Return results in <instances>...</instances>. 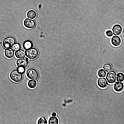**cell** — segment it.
Listing matches in <instances>:
<instances>
[{
	"label": "cell",
	"instance_id": "1",
	"mask_svg": "<svg viewBox=\"0 0 124 124\" xmlns=\"http://www.w3.org/2000/svg\"><path fill=\"white\" fill-rule=\"evenodd\" d=\"M26 56L30 59L33 60L37 57L39 55V52L37 49L32 47L25 51Z\"/></svg>",
	"mask_w": 124,
	"mask_h": 124
},
{
	"label": "cell",
	"instance_id": "2",
	"mask_svg": "<svg viewBox=\"0 0 124 124\" xmlns=\"http://www.w3.org/2000/svg\"><path fill=\"white\" fill-rule=\"evenodd\" d=\"M22 74L19 72L17 70L12 71L10 74V77L11 80L14 82L18 83L22 80Z\"/></svg>",
	"mask_w": 124,
	"mask_h": 124
},
{
	"label": "cell",
	"instance_id": "3",
	"mask_svg": "<svg viewBox=\"0 0 124 124\" xmlns=\"http://www.w3.org/2000/svg\"><path fill=\"white\" fill-rule=\"evenodd\" d=\"M16 43V40L14 38L9 36L5 38L3 40V45L5 48H10Z\"/></svg>",
	"mask_w": 124,
	"mask_h": 124
},
{
	"label": "cell",
	"instance_id": "4",
	"mask_svg": "<svg viewBox=\"0 0 124 124\" xmlns=\"http://www.w3.org/2000/svg\"><path fill=\"white\" fill-rule=\"evenodd\" d=\"M26 75L29 78L34 80H37L39 77L38 72L35 69L33 68L28 69L26 71Z\"/></svg>",
	"mask_w": 124,
	"mask_h": 124
},
{
	"label": "cell",
	"instance_id": "5",
	"mask_svg": "<svg viewBox=\"0 0 124 124\" xmlns=\"http://www.w3.org/2000/svg\"><path fill=\"white\" fill-rule=\"evenodd\" d=\"M106 78L110 84H112L115 82L116 78V72L113 70L111 71L107 74Z\"/></svg>",
	"mask_w": 124,
	"mask_h": 124
},
{
	"label": "cell",
	"instance_id": "6",
	"mask_svg": "<svg viewBox=\"0 0 124 124\" xmlns=\"http://www.w3.org/2000/svg\"><path fill=\"white\" fill-rule=\"evenodd\" d=\"M23 24L26 28L31 29L34 28L35 27L36 23L34 20L27 18L24 20Z\"/></svg>",
	"mask_w": 124,
	"mask_h": 124
},
{
	"label": "cell",
	"instance_id": "7",
	"mask_svg": "<svg viewBox=\"0 0 124 124\" xmlns=\"http://www.w3.org/2000/svg\"><path fill=\"white\" fill-rule=\"evenodd\" d=\"M122 27L119 24L115 25L112 29L113 33L115 35H120L122 32Z\"/></svg>",
	"mask_w": 124,
	"mask_h": 124
},
{
	"label": "cell",
	"instance_id": "8",
	"mask_svg": "<svg viewBox=\"0 0 124 124\" xmlns=\"http://www.w3.org/2000/svg\"><path fill=\"white\" fill-rule=\"evenodd\" d=\"M28 59L27 58H22L18 59L16 62L17 65L18 67L23 66L25 68L26 67L28 64Z\"/></svg>",
	"mask_w": 124,
	"mask_h": 124
},
{
	"label": "cell",
	"instance_id": "9",
	"mask_svg": "<svg viewBox=\"0 0 124 124\" xmlns=\"http://www.w3.org/2000/svg\"><path fill=\"white\" fill-rule=\"evenodd\" d=\"M111 43L115 46L117 47L120 45L121 43V40L120 37L118 36H114L111 39Z\"/></svg>",
	"mask_w": 124,
	"mask_h": 124
},
{
	"label": "cell",
	"instance_id": "10",
	"mask_svg": "<svg viewBox=\"0 0 124 124\" xmlns=\"http://www.w3.org/2000/svg\"><path fill=\"white\" fill-rule=\"evenodd\" d=\"M98 84L99 86L101 88H106L108 85V82L105 78H101L98 81Z\"/></svg>",
	"mask_w": 124,
	"mask_h": 124
},
{
	"label": "cell",
	"instance_id": "11",
	"mask_svg": "<svg viewBox=\"0 0 124 124\" xmlns=\"http://www.w3.org/2000/svg\"><path fill=\"white\" fill-rule=\"evenodd\" d=\"M124 88V84L121 82H117L114 85V89L117 92H121L123 90Z\"/></svg>",
	"mask_w": 124,
	"mask_h": 124
},
{
	"label": "cell",
	"instance_id": "12",
	"mask_svg": "<svg viewBox=\"0 0 124 124\" xmlns=\"http://www.w3.org/2000/svg\"><path fill=\"white\" fill-rule=\"evenodd\" d=\"M4 54L6 57L10 59L14 56V51L11 48H7L5 51Z\"/></svg>",
	"mask_w": 124,
	"mask_h": 124
},
{
	"label": "cell",
	"instance_id": "13",
	"mask_svg": "<svg viewBox=\"0 0 124 124\" xmlns=\"http://www.w3.org/2000/svg\"><path fill=\"white\" fill-rule=\"evenodd\" d=\"M15 55L16 57L18 58H23L26 55L25 52L24 50L20 49L16 51Z\"/></svg>",
	"mask_w": 124,
	"mask_h": 124
},
{
	"label": "cell",
	"instance_id": "14",
	"mask_svg": "<svg viewBox=\"0 0 124 124\" xmlns=\"http://www.w3.org/2000/svg\"><path fill=\"white\" fill-rule=\"evenodd\" d=\"M27 16L29 18L33 19L36 18L37 16L36 12L34 10H29L27 14Z\"/></svg>",
	"mask_w": 124,
	"mask_h": 124
},
{
	"label": "cell",
	"instance_id": "15",
	"mask_svg": "<svg viewBox=\"0 0 124 124\" xmlns=\"http://www.w3.org/2000/svg\"><path fill=\"white\" fill-rule=\"evenodd\" d=\"M33 43L30 40H27L25 41L23 44V47L24 49L27 50L32 47Z\"/></svg>",
	"mask_w": 124,
	"mask_h": 124
},
{
	"label": "cell",
	"instance_id": "16",
	"mask_svg": "<svg viewBox=\"0 0 124 124\" xmlns=\"http://www.w3.org/2000/svg\"><path fill=\"white\" fill-rule=\"evenodd\" d=\"M28 85L29 88L33 89L36 87L37 83L36 81L34 80H30L28 82Z\"/></svg>",
	"mask_w": 124,
	"mask_h": 124
},
{
	"label": "cell",
	"instance_id": "17",
	"mask_svg": "<svg viewBox=\"0 0 124 124\" xmlns=\"http://www.w3.org/2000/svg\"><path fill=\"white\" fill-rule=\"evenodd\" d=\"M59 122V121L58 118L55 116L51 117L48 121V124H58Z\"/></svg>",
	"mask_w": 124,
	"mask_h": 124
},
{
	"label": "cell",
	"instance_id": "18",
	"mask_svg": "<svg viewBox=\"0 0 124 124\" xmlns=\"http://www.w3.org/2000/svg\"><path fill=\"white\" fill-rule=\"evenodd\" d=\"M116 80L117 81L123 82L124 79V75L122 73L120 72L117 74L116 77Z\"/></svg>",
	"mask_w": 124,
	"mask_h": 124
},
{
	"label": "cell",
	"instance_id": "19",
	"mask_svg": "<svg viewBox=\"0 0 124 124\" xmlns=\"http://www.w3.org/2000/svg\"><path fill=\"white\" fill-rule=\"evenodd\" d=\"M103 68L106 72H108L112 70V67L109 64L106 63L104 65Z\"/></svg>",
	"mask_w": 124,
	"mask_h": 124
},
{
	"label": "cell",
	"instance_id": "20",
	"mask_svg": "<svg viewBox=\"0 0 124 124\" xmlns=\"http://www.w3.org/2000/svg\"><path fill=\"white\" fill-rule=\"evenodd\" d=\"M106 72L103 69L100 70L98 73V76L100 78L105 77L106 76Z\"/></svg>",
	"mask_w": 124,
	"mask_h": 124
},
{
	"label": "cell",
	"instance_id": "21",
	"mask_svg": "<svg viewBox=\"0 0 124 124\" xmlns=\"http://www.w3.org/2000/svg\"><path fill=\"white\" fill-rule=\"evenodd\" d=\"M11 47L14 51H16L20 49L21 46L19 43H16Z\"/></svg>",
	"mask_w": 124,
	"mask_h": 124
},
{
	"label": "cell",
	"instance_id": "22",
	"mask_svg": "<svg viewBox=\"0 0 124 124\" xmlns=\"http://www.w3.org/2000/svg\"><path fill=\"white\" fill-rule=\"evenodd\" d=\"M37 124H47V121L46 118L45 117H41L38 120Z\"/></svg>",
	"mask_w": 124,
	"mask_h": 124
},
{
	"label": "cell",
	"instance_id": "23",
	"mask_svg": "<svg viewBox=\"0 0 124 124\" xmlns=\"http://www.w3.org/2000/svg\"><path fill=\"white\" fill-rule=\"evenodd\" d=\"M17 70L19 72L23 74L25 72V68L22 66L18 67Z\"/></svg>",
	"mask_w": 124,
	"mask_h": 124
},
{
	"label": "cell",
	"instance_id": "24",
	"mask_svg": "<svg viewBox=\"0 0 124 124\" xmlns=\"http://www.w3.org/2000/svg\"><path fill=\"white\" fill-rule=\"evenodd\" d=\"M106 35L108 37H111L113 35V33L110 30H107L106 32Z\"/></svg>",
	"mask_w": 124,
	"mask_h": 124
},
{
	"label": "cell",
	"instance_id": "25",
	"mask_svg": "<svg viewBox=\"0 0 124 124\" xmlns=\"http://www.w3.org/2000/svg\"><path fill=\"white\" fill-rule=\"evenodd\" d=\"M52 115L53 116H55L56 115V113L54 112L52 114Z\"/></svg>",
	"mask_w": 124,
	"mask_h": 124
}]
</instances>
